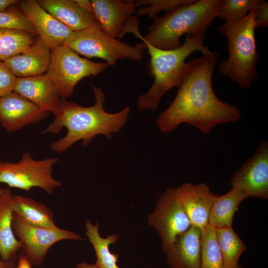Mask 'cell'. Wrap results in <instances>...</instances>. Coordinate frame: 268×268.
<instances>
[{
    "instance_id": "ba28073f",
    "label": "cell",
    "mask_w": 268,
    "mask_h": 268,
    "mask_svg": "<svg viewBox=\"0 0 268 268\" xmlns=\"http://www.w3.org/2000/svg\"><path fill=\"white\" fill-rule=\"evenodd\" d=\"M109 65L82 58L65 45L51 50L46 74L56 86L61 97L71 96L77 83L84 77L103 72Z\"/></svg>"
},
{
    "instance_id": "4fadbf2b",
    "label": "cell",
    "mask_w": 268,
    "mask_h": 268,
    "mask_svg": "<svg viewBox=\"0 0 268 268\" xmlns=\"http://www.w3.org/2000/svg\"><path fill=\"white\" fill-rule=\"evenodd\" d=\"M49 113L14 91L0 97V123L8 132L38 123Z\"/></svg>"
},
{
    "instance_id": "d4e9b609",
    "label": "cell",
    "mask_w": 268,
    "mask_h": 268,
    "mask_svg": "<svg viewBox=\"0 0 268 268\" xmlns=\"http://www.w3.org/2000/svg\"><path fill=\"white\" fill-rule=\"evenodd\" d=\"M35 36L22 31L0 28V61L7 59L26 51L34 43Z\"/></svg>"
},
{
    "instance_id": "f546056e",
    "label": "cell",
    "mask_w": 268,
    "mask_h": 268,
    "mask_svg": "<svg viewBox=\"0 0 268 268\" xmlns=\"http://www.w3.org/2000/svg\"><path fill=\"white\" fill-rule=\"evenodd\" d=\"M17 77L0 61V97L13 91Z\"/></svg>"
},
{
    "instance_id": "9c48e42d",
    "label": "cell",
    "mask_w": 268,
    "mask_h": 268,
    "mask_svg": "<svg viewBox=\"0 0 268 268\" xmlns=\"http://www.w3.org/2000/svg\"><path fill=\"white\" fill-rule=\"evenodd\" d=\"M12 227L24 255L32 266H39L45 260L49 250L57 242L65 240H84L70 230L33 225L13 212Z\"/></svg>"
},
{
    "instance_id": "7c38bea8",
    "label": "cell",
    "mask_w": 268,
    "mask_h": 268,
    "mask_svg": "<svg viewBox=\"0 0 268 268\" xmlns=\"http://www.w3.org/2000/svg\"><path fill=\"white\" fill-rule=\"evenodd\" d=\"M137 8L135 0H91L89 11L103 32L112 38L120 39Z\"/></svg>"
},
{
    "instance_id": "e0dca14e",
    "label": "cell",
    "mask_w": 268,
    "mask_h": 268,
    "mask_svg": "<svg viewBox=\"0 0 268 268\" xmlns=\"http://www.w3.org/2000/svg\"><path fill=\"white\" fill-rule=\"evenodd\" d=\"M51 49L40 37L25 52L3 61L17 77L46 73L51 60Z\"/></svg>"
},
{
    "instance_id": "83f0119b",
    "label": "cell",
    "mask_w": 268,
    "mask_h": 268,
    "mask_svg": "<svg viewBox=\"0 0 268 268\" xmlns=\"http://www.w3.org/2000/svg\"><path fill=\"white\" fill-rule=\"evenodd\" d=\"M14 5L0 12V28L15 29L38 36L35 27L25 14Z\"/></svg>"
},
{
    "instance_id": "3957f363",
    "label": "cell",
    "mask_w": 268,
    "mask_h": 268,
    "mask_svg": "<svg viewBox=\"0 0 268 268\" xmlns=\"http://www.w3.org/2000/svg\"><path fill=\"white\" fill-rule=\"evenodd\" d=\"M205 33L186 35L184 43L171 50L159 49L144 41L138 44L143 50H147L150 56L149 74L154 78L150 88L137 99L139 110H156L163 95L169 89L180 85L187 58L196 51H200L201 54L210 51L203 44Z\"/></svg>"
},
{
    "instance_id": "8fae6325",
    "label": "cell",
    "mask_w": 268,
    "mask_h": 268,
    "mask_svg": "<svg viewBox=\"0 0 268 268\" xmlns=\"http://www.w3.org/2000/svg\"><path fill=\"white\" fill-rule=\"evenodd\" d=\"M230 184L247 198H268V142H262L253 155L232 176Z\"/></svg>"
},
{
    "instance_id": "5bb4252c",
    "label": "cell",
    "mask_w": 268,
    "mask_h": 268,
    "mask_svg": "<svg viewBox=\"0 0 268 268\" xmlns=\"http://www.w3.org/2000/svg\"><path fill=\"white\" fill-rule=\"evenodd\" d=\"M176 195L192 225L202 230L207 224L210 208L216 197L206 183H185L175 188Z\"/></svg>"
},
{
    "instance_id": "d6986e66",
    "label": "cell",
    "mask_w": 268,
    "mask_h": 268,
    "mask_svg": "<svg viewBox=\"0 0 268 268\" xmlns=\"http://www.w3.org/2000/svg\"><path fill=\"white\" fill-rule=\"evenodd\" d=\"M46 11L72 31H77L97 23L92 14L76 0H39Z\"/></svg>"
},
{
    "instance_id": "8992f818",
    "label": "cell",
    "mask_w": 268,
    "mask_h": 268,
    "mask_svg": "<svg viewBox=\"0 0 268 268\" xmlns=\"http://www.w3.org/2000/svg\"><path fill=\"white\" fill-rule=\"evenodd\" d=\"M64 45L78 55L103 59L109 66L116 65L119 60L140 61L143 57V50L138 44L133 46L111 37L97 23L72 31Z\"/></svg>"
},
{
    "instance_id": "ac0fdd59",
    "label": "cell",
    "mask_w": 268,
    "mask_h": 268,
    "mask_svg": "<svg viewBox=\"0 0 268 268\" xmlns=\"http://www.w3.org/2000/svg\"><path fill=\"white\" fill-rule=\"evenodd\" d=\"M201 230L192 225L180 234L166 261L171 268H200Z\"/></svg>"
},
{
    "instance_id": "cb8c5ba5",
    "label": "cell",
    "mask_w": 268,
    "mask_h": 268,
    "mask_svg": "<svg viewBox=\"0 0 268 268\" xmlns=\"http://www.w3.org/2000/svg\"><path fill=\"white\" fill-rule=\"evenodd\" d=\"M216 239L225 268H238L239 258L246 247L232 227L215 229Z\"/></svg>"
},
{
    "instance_id": "d590c367",
    "label": "cell",
    "mask_w": 268,
    "mask_h": 268,
    "mask_svg": "<svg viewBox=\"0 0 268 268\" xmlns=\"http://www.w3.org/2000/svg\"><path fill=\"white\" fill-rule=\"evenodd\" d=\"M4 190V189L0 188V197L3 194Z\"/></svg>"
},
{
    "instance_id": "7402d4cb",
    "label": "cell",
    "mask_w": 268,
    "mask_h": 268,
    "mask_svg": "<svg viewBox=\"0 0 268 268\" xmlns=\"http://www.w3.org/2000/svg\"><path fill=\"white\" fill-rule=\"evenodd\" d=\"M246 196L239 189L232 187L226 194L216 196L212 204L208 223L215 229L232 227L235 211Z\"/></svg>"
},
{
    "instance_id": "8d00e7d4",
    "label": "cell",
    "mask_w": 268,
    "mask_h": 268,
    "mask_svg": "<svg viewBox=\"0 0 268 268\" xmlns=\"http://www.w3.org/2000/svg\"><path fill=\"white\" fill-rule=\"evenodd\" d=\"M238 268H243V267L242 266H239Z\"/></svg>"
},
{
    "instance_id": "ffe728a7",
    "label": "cell",
    "mask_w": 268,
    "mask_h": 268,
    "mask_svg": "<svg viewBox=\"0 0 268 268\" xmlns=\"http://www.w3.org/2000/svg\"><path fill=\"white\" fill-rule=\"evenodd\" d=\"M13 194L5 189L0 197V256L5 262H14L20 244L12 227Z\"/></svg>"
},
{
    "instance_id": "836d02e7",
    "label": "cell",
    "mask_w": 268,
    "mask_h": 268,
    "mask_svg": "<svg viewBox=\"0 0 268 268\" xmlns=\"http://www.w3.org/2000/svg\"><path fill=\"white\" fill-rule=\"evenodd\" d=\"M14 262H5L0 256V268H15Z\"/></svg>"
},
{
    "instance_id": "d6a6232c",
    "label": "cell",
    "mask_w": 268,
    "mask_h": 268,
    "mask_svg": "<svg viewBox=\"0 0 268 268\" xmlns=\"http://www.w3.org/2000/svg\"><path fill=\"white\" fill-rule=\"evenodd\" d=\"M17 0H0V12L5 11L10 6L18 3Z\"/></svg>"
},
{
    "instance_id": "5b68a950",
    "label": "cell",
    "mask_w": 268,
    "mask_h": 268,
    "mask_svg": "<svg viewBox=\"0 0 268 268\" xmlns=\"http://www.w3.org/2000/svg\"><path fill=\"white\" fill-rule=\"evenodd\" d=\"M257 9L243 19L224 22L218 32L227 39L228 58L218 67V71L227 76L239 87H250L258 77L257 70L260 54L255 37Z\"/></svg>"
},
{
    "instance_id": "4316f807",
    "label": "cell",
    "mask_w": 268,
    "mask_h": 268,
    "mask_svg": "<svg viewBox=\"0 0 268 268\" xmlns=\"http://www.w3.org/2000/svg\"><path fill=\"white\" fill-rule=\"evenodd\" d=\"M262 0H222L217 15L225 22L244 18L253 9H257Z\"/></svg>"
},
{
    "instance_id": "4dcf8cb0",
    "label": "cell",
    "mask_w": 268,
    "mask_h": 268,
    "mask_svg": "<svg viewBox=\"0 0 268 268\" xmlns=\"http://www.w3.org/2000/svg\"><path fill=\"white\" fill-rule=\"evenodd\" d=\"M268 26V3L265 0H262L259 7L257 8V14L255 18L256 29Z\"/></svg>"
},
{
    "instance_id": "484cf974",
    "label": "cell",
    "mask_w": 268,
    "mask_h": 268,
    "mask_svg": "<svg viewBox=\"0 0 268 268\" xmlns=\"http://www.w3.org/2000/svg\"><path fill=\"white\" fill-rule=\"evenodd\" d=\"M200 268H225L215 228L208 223L201 230Z\"/></svg>"
},
{
    "instance_id": "2e32d148",
    "label": "cell",
    "mask_w": 268,
    "mask_h": 268,
    "mask_svg": "<svg viewBox=\"0 0 268 268\" xmlns=\"http://www.w3.org/2000/svg\"><path fill=\"white\" fill-rule=\"evenodd\" d=\"M13 91L30 101L41 110L54 115L60 105L61 98L58 89L46 73L17 77Z\"/></svg>"
},
{
    "instance_id": "f1b7e54d",
    "label": "cell",
    "mask_w": 268,
    "mask_h": 268,
    "mask_svg": "<svg viewBox=\"0 0 268 268\" xmlns=\"http://www.w3.org/2000/svg\"><path fill=\"white\" fill-rule=\"evenodd\" d=\"M194 0H138L135 3L138 7V15H146L153 19L162 11H170L181 5L194 1Z\"/></svg>"
},
{
    "instance_id": "603a6c76",
    "label": "cell",
    "mask_w": 268,
    "mask_h": 268,
    "mask_svg": "<svg viewBox=\"0 0 268 268\" xmlns=\"http://www.w3.org/2000/svg\"><path fill=\"white\" fill-rule=\"evenodd\" d=\"M85 234L95 251V264L98 268H120L117 265L119 254L111 253L109 250L110 245L117 242L118 235L113 234L106 237H102L99 231V223L93 225L89 219L85 223Z\"/></svg>"
},
{
    "instance_id": "52a82bcc",
    "label": "cell",
    "mask_w": 268,
    "mask_h": 268,
    "mask_svg": "<svg viewBox=\"0 0 268 268\" xmlns=\"http://www.w3.org/2000/svg\"><path fill=\"white\" fill-rule=\"evenodd\" d=\"M58 161L56 157L35 160L27 152L15 162L0 160V183L24 191L38 187L52 195L62 185L52 175L53 166Z\"/></svg>"
},
{
    "instance_id": "6da1fadb",
    "label": "cell",
    "mask_w": 268,
    "mask_h": 268,
    "mask_svg": "<svg viewBox=\"0 0 268 268\" xmlns=\"http://www.w3.org/2000/svg\"><path fill=\"white\" fill-rule=\"evenodd\" d=\"M216 55L210 51L187 62L174 99L156 120L161 132L171 133L186 123L208 134L218 124L240 120L239 109L221 101L214 92L212 76Z\"/></svg>"
},
{
    "instance_id": "30bf717a",
    "label": "cell",
    "mask_w": 268,
    "mask_h": 268,
    "mask_svg": "<svg viewBox=\"0 0 268 268\" xmlns=\"http://www.w3.org/2000/svg\"><path fill=\"white\" fill-rule=\"evenodd\" d=\"M147 222L159 235L162 250L166 255L172 249L177 237L192 225L175 188L167 189L160 196L154 210L147 217Z\"/></svg>"
},
{
    "instance_id": "9a60e30c",
    "label": "cell",
    "mask_w": 268,
    "mask_h": 268,
    "mask_svg": "<svg viewBox=\"0 0 268 268\" xmlns=\"http://www.w3.org/2000/svg\"><path fill=\"white\" fill-rule=\"evenodd\" d=\"M20 9L35 27L40 36L52 50L64 44L72 31L46 11L35 0L18 2Z\"/></svg>"
},
{
    "instance_id": "44dd1931",
    "label": "cell",
    "mask_w": 268,
    "mask_h": 268,
    "mask_svg": "<svg viewBox=\"0 0 268 268\" xmlns=\"http://www.w3.org/2000/svg\"><path fill=\"white\" fill-rule=\"evenodd\" d=\"M13 212L33 225L51 229L59 228L51 209L30 197L13 195Z\"/></svg>"
},
{
    "instance_id": "1f68e13d",
    "label": "cell",
    "mask_w": 268,
    "mask_h": 268,
    "mask_svg": "<svg viewBox=\"0 0 268 268\" xmlns=\"http://www.w3.org/2000/svg\"><path fill=\"white\" fill-rule=\"evenodd\" d=\"M15 268H32V266L24 254L20 255Z\"/></svg>"
},
{
    "instance_id": "e575fe53",
    "label": "cell",
    "mask_w": 268,
    "mask_h": 268,
    "mask_svg": "<svg viewBox=\"0 0 268 268\" xmlns=\"http://www.w3.org/2000/svg\"><path fill=\"white\" fill-rule=\"evenodd\" d=\"M76 268H98L95 264H88L85 262L78 264Z\"/></svg>"
},
{
    "instance_id": "7a4b0ae2",
    "label": "cell",
    "mask_w": 268,
    "mask_h": 268,
    "mask_svg": "<svg viewBox=\"0 0 268 268\" xmlns=\"http://www.w3.org/2000/svg\"><path fill=\"white\" fill-rule=\"evenodd\" d=\"M92 87L95 103L91 106L84 107L61 98L54 120L43 132L58 134L63 128H67V134L50 144L53 151L64 152L79 140L83 146H86L99 134L111 139L113 133L118 132L126 125L130 108L125 107L116 113L107 112L104 108L103 90L93 84Z\"/></svg>"
},
{
    "instance_id": "277c9868",
    "label": "cell",
    "mask_w": 268,
    "mask_h": 268,
    "mask_svg": "<svg viewBox=\"0 0 268 268\" xmlns=\"http://www.w3.org/2000/svg\"><path fill=\"white\" fill-rule=\"evenodd\" d=\"M222 0H194L162 16H156L147 29L145 37L138 38L164 50L177 48L182 45L184 34L205 33L217 17Z\"/></svg>"
}]
</instances>
